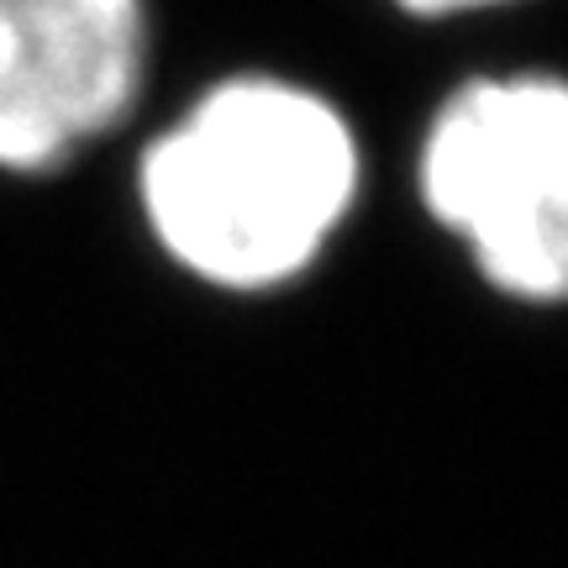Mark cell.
I'll list each match as a JSON object with an SVG mask.
<instances>
[{"instance_id":"cell-1","label":"cell","mask_w":568,"mask_h":568,"mask_svg":"<svg viewBox=\"0 0 568 568\" xmlns=\"http://www.w3.org/2000/svg\"><path fill=\"white\" fill-rule=\"evenodd\" d=\"M364 148L326 90L243 69L211 80L138 153V216L169 268L216 295L301 284L353 222Z\"/></svg>"},{"instance_id":"cell-2","label":"cell","mask_w":568,"mask_h":568,"mask_svg":"<svg viewBox=\"0 0 568 568\" xmlns=\"http://www.w3.org/2000/svg\"><path fill=\"white\" fill-rule=\"evenodd\" d=\"M416 195L516 305H568V74H468L426 116Z\"/></svg>"},{"instance_id":"cell-3","label":"cell","mask_w":568,"mask_h":568,"mask_svg":"<svg viewBox=\"0 0 568 568\" xmlns=\"http://www.w3.org/2000/svg\"><path fill=\"white\" fill-rule=\"evenodd\" d=\"M148 0H0V174H53L138 111Z\"/></svg>"},{"instance_id":"cell-4","label":"cell","mask_w":568,"mask_h":568,"mask_svg":"<svg viewBox=\"0 0 568 568\" xmlns=\"http://www.w3.org/2000/svg\"><path fill=\"white\" fill-rule=\"evenodd\" d=\"M400 6L406 17H422V21H447V17H479V11H506L516 0H389Z\"/></svg>"}]
</instances>
